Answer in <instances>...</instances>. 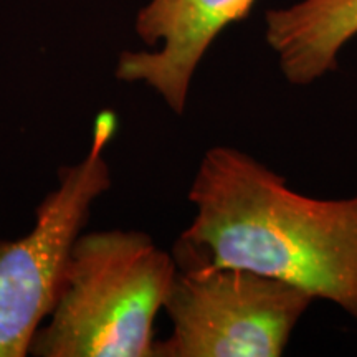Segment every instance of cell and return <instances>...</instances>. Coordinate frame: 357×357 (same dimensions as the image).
Listing matches in <instances>:
<instances>
[{
  "label": "cell",
  "instance_id": "cell-4",
  "mask_svg": "<svg viewBox=\"0 0 357 357\" xmlns=\"http://www.w3.org/2000/svg\"><path fill=\"white\" fill-rule=\"evenodd\" d=\"M116 128L113 111H101L86 158L60 169L58 187L37 207L32 231L0 242V357L29 354L40 324L52 314L91 204L111 185L105 149Z\"/></svg>",
  "mask_w": 357,
  "mask_h": 357
},
{
  "label": "cell",
  "instance_id": "cell-5",
  "mask_svg": "<svg viewBox=\"0 0 357 357\" xmlns=\"http://www.w3.org/2000/svg\"><path fill=\"white\" fill-rule=\"evenodd\" d=\"M257 0H151L136 33L154 52H124L116 77L153 88L176 114L185 111L192 78L215 38L243 20Z\"/></svg>",
  "mask_w": 357,
  "mask_h": 357
},
{
  "label": "cell",
  "instance_id": "cell-2",
  "mask_svg": "<svg viewBox=\"0 0 357 357\" xmlns=\"http://www.w3.org/2000/svg\"><path fill=\"white\" fill-rule=\"evenodd\" d=\"M177 261L144 231L79 235L50 324L30 352L42 357H154V319Z\"/></svg>",
  "mask_w": 357,
  "mask_h": 357
},
{
  "label": "cell",
  "instance_id": "cell-3",
  "mask_svg": "<svg viewBox=\"0 0 357 357\" xmlns=\"http://www.w3.org/2000/svg\"><path fill=\"white\" fill-rule=\"evenodd\" d=\"M164 305L172 323L154 357H280L307 307L303 289L255 271L217 266L177 243Z\"/></svg>",
  "mask_w": 357,
  "mask_h": 357
},
{
  "label": "cell",
  "instance_id": "cell-6",
  "mask_svg": "<svg viewBox=\"0 0 357 357\" xmlns=\"http://www.w3.org/2000/svg\"><path fill=\"white\" fill-rule=\"evenodd\" d=\"M354 37L357 0H301L265 15L266 43L294 86H307L336 70L339 52Z\"/></svg>",
  "mask_w": 357,
  "mask_h": 357
},
{
  "label": "cell",
  "instance_id": "cell-1",
  "mask_svg": "<svg viewBox=\"0 0 357 357\" xmlns=\"http://www.w3.org/2000/svg\"><path fill=\"white\" fill-rule=\"evenodd\" d=\"M181 245L217 266L255 271L357 319V195L316 199L253 155L215 146L189 190Z\"/></svg>",
  "mask_w": 357,
  "mask_h": 357
}]
</instances>
